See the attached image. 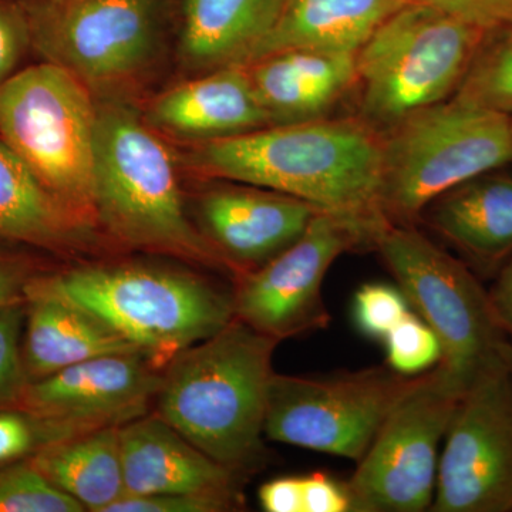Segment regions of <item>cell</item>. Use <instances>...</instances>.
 <instances>
[{
	"label": "cell",
	"mask_w": 512,
	"mask_h": 512,
	"mask_svg": "<svg viewBox=\"0 0 512 512\" xmlns=\"http://www.w3.org/2000/svg\"><path fill=\"white\" fill-rule=\"evenodd\" d=\"M190 164L215 180L281 192L323 211L384 221L379 207L382 137L357 116L275 124L198 141Z\"/></svg>",
	"instance_id": "6da1fadb"
},
{
	"label": "cell",
	"mask_w": 512,
	"mask_h": 512,
	"mask_svg": "<svg viewBox=\"0 0 512 512\" xmlns=\"http://www.w3.org/2000/svg\"><path fill=\"white\" fill-rule=\"evenodd\" d=\"M278 343L232 319L164 367L157 414L222 466L251 473L264 461L266 403Z\"/></svg>",
	"instance_id": "7a4b0ae2"
},
{
	"label": "cell",
	"mask_w": 512,
	"mask_h": 512,
	"mask_svg": "<svg viewBox=\"0 0 512 512\" xmlns=\"http://www.w3.org/2000/svg\"><path fill=\"white\" fill-rule=\"evenodd\" d=\"M94 212L127 247L229 271L185 212L170 150L146 119L116 101L97 104Z\"/></svg>",
	"instance_id": "3957f363"
},
{
	"label": "cell",
	"mask_w": 512,
	"mask_h": 512,
	"mask_svg": "<svg viewBox=\"0 0 512 512\" xmlns=\"http://www.w3.org/2000/svg\"><path fill=\"white\" fill-rule=\"evenodd\" d=\"M29 289L82 306L160 370L235 319L234 291L168 266H77L57 274L43 272Z\"/></svg>",
	"instance_id": "277c9868"
},
{
	"label": "cell",
	"mask_w": 512,
	"mask_h": 512,
	"mask_svg": "<svg viewBox=\"0 0 512 512\" xmlns=\"http://www.w3.org/2000/svg\"><path fill=\"white\" fill-rule=\"evenodd\" d=\"M380 214L413 225L456 185L512 163L511 117L451 97L380 133Z\"/></svg>",
	"instance_id": "5b68a950"
},
{
	"label": "cell",
	"mask_w": 512,
	"mask_h": 512,
	"mask_svg": "<svg viewBox=\"0 0 512 512\" xmlns=\"http://www.w3.org/2000/svg\"><path fill=\"white\" fill-rule=\"evenodd\" d=\"M485 29L407 2L356 53L357 117L383 133L454 96Z\"/></svg>",
	"instance_id": "8992f818"
},
{
	"label": "cell",
	"mask_w": 512,
	"mask_h": 512,
	"mask_svg": "<svg viewBox=\"0 0 512 512\" xmlns=\"http://www.w3.org/2000/svg\"><path fill=\"white\" fill-rule=\"evenodd\" d=\"M96 124L89 87L57 64L42 60L19 69L0 87V137L92 229Z\"/></svg>",
	"instance_id": "52a82bcc"
},
{
	"label": "cell",
	"mask_w": 512,
	"mask_h": 512,
	"mask_svg": "<svg viewBox=\"0 0 512 512\" xmlns=\"http://www.w3.org/2000/svg\"><path fill=\"white\" fill-rule=\"evenodd\" d=\"M373 248L410 308L439 338L440 365L467 387L507 338L488 291L466 262L447 254L414 224L387 222Z\"/></svg>",
	"instance_id": "ba28073f"
},
{
	"label": "cell",
	"mask_w": 512,
	"mask_h": 512,
	"mask_svg": "<svg viewBox=\"0 0 512 512\" xmlns=\"http://www.w3.org/2000/svg\"><path fill=\"white\" fill-rule=\"evenodd\" d=\"M421 375H402L389 366L316 377L274 373L265 437L359 463Z\"/></svg>",
	"instance_id": "9c48e42d"
},
{
	"label": "cell",
	"mask_w": 512,
	"mask_h": 512,
	"mask_svg": "<svg viewBox=\"0 0 512 512\" xmlns=\"http://www.w3.org/2000/svg\"><path fill=\"white\" fill-rule=\"evenodd\" d=\"M464 390L440 363L420 376L356 463L348 483L355 512L430 510L440 446Z\"/></svg>",
	"instance_id": "30bf717a"
},
{
	"label": "cell",
	"mask_w": 512,
	"mask_h": 512,
	"mask_svg": "<svg viewBox=\"0 0 512 512\" xmlns=\"http://www.w3.org/2000/svg\"><path fill=\"white\" fill-rule=\"evenodd\" d=\"M384 224L319 211L291 247L261 268L235 276V318L279 342L328 328L322 288L330 266L346 252L373 247Z\"/></svg>",
	"instance_id": "8fae6325"
},
{
	"label": "cell",
	"mask_w": 512,
	"mask_h": 512,
	"mask_svg": "<svg viewBox=\"0 0 512 512\" xmlns=\"http://www.w3.org/2000/svg\"><path fill=\"white\" fill-rule=\"evenodd\" d=\"M430 511H512V380L500 353L458 400Z\"/></svg>",
	"instance_id": "7c38bea8"
},
{
	"label": "cell",
	"mask_w": 512,
	"mask_h": 512,
	"mask_svg": "<svg viewBox=\"0 0 512 512\" xmlns=\"http://www.w3.org/2000/svg\"><path fill=\"white\" fill-rule=\"evenodd\" d=\"M32 49L90 90L136 76L153 59L157 25L151 0H23Z\"/></svg>",
	"instance_id": "4fadbf2b"
},
{
	"label": "cell",
	"mask_w": 512,
	"mask_h": 512,
	"mask_svg": "<svg viewBox=\"0 0 512 512\" xmlns=\"http://www.w3.org/2000/svg\"><path fill=\"white\" fill-rule=\"evenodd\" d=\"M161 373L141 353L96 357L29 382L18 409L36 421L45 444L121 427L148 414Z\"/></svg>",
	"instance_id": "5bb4252c"
},
{
	"label": "cell",
	"mask_w": 512,
	"mask_h": 512,
	"mask_svg": "<svg viewBox=\"0 0 512 512\" xmlns=\"http://www.w3.org/2000/svg\"><path fill=\"white\" fill-rule=\"evenodd\" d=\"M234 184L212 188L198 202L201 234L234 276L261 268L291 247L323 211L291 195Z\"/></svg>",
	"instance_id": "9a60e30c"
},
{
	"label": "cell",
	"mask_w": 512,
	"mask_h": 512,
	"mask_svg": "<svg viewBox=\"0 0 512 512\" xmlns=\"http://www.w3.org/2000/svg\"><path fill=\"white\" fill-rule=\"evenodd\" d=\"M126 495L241 493L242 474L194 446L160 414L120 427Z\"/></svg>",
	"instance_id": "2e32d148"
},
{
	"label": "cell",
	"mask_w": 512,
	"mask_h": 512,
	"mask_svg": "<svg viewBox=\"0 0 512 512\" xmlns=\"http://www.w3.org/2000/svg\"><path fill=\"white\" fill-rule=\"evenodd\" d=\"M477 272L497 275L512 256V171H485L430 202L420 218Z\"/></svg>",
	"instance_id": "e0dca14e"
},
{
	"label": "cell",
	"mask_w": 512,
	"mask_h": 512,
	"mask_svg": "<svg viewBox=\"0 0 512 512\" xmlns=\"http://www.w3.org/2000/svg\"><path fill=\"white\" fill-rule=\"evenodd\" d=\"M156 131L198 141L238 136L271 126L245 66H228L167 90L151 103Z\"/></svg>",
	"instance_id": "ac0fdd59"
},
{
	"label": "cell",
	"mask_w": 512,
	"mask_h": 512,
	"mask_svg": "<svg viewBox=\"0 0 512 512\" xmlns=\"http://www.w3.org/2000/svg\"><path fill=\"white\" fill-rule=\"evenodd\" d=\"M244 66L271 126L325 119L355 89L356 55L286 50Z\"/></svg>",
	"instance_id": "d6986e66"
},
{
	"label": "cell",
	"mask_w": 512,
	"mask_h": 512,
	"mask_svg": "<svg viewBox=\"0 0 512 512\" xmlns=\"http://www.w3.org/2000/svg\"><path fill=\"white\" fill-rule=\"evenodd\" d=\"M123 353L140 352L82 306L29 289L22 356L30 382L86 360Z\"/></svg>",
	"instance_id": "ffe728a7"
},
{
	"label": "cell",
	"mask_w": 512,
	"mask_h": 512,
	"mask_svg": "<svg viewBox=\"0 0 512 512\" xmlns=\"http://www.w3.org/2000/svg\"><path fill=\"white\" fill-rule=\"evenodd\" d=\"M407 2L286 0L274 28L256 47L248 63L286 50L356 55L369 37Z\"/></svg>",
	"instance_id": "44dd1931"
},
{
	"label": "cell",
	"mask_w": 512,
	"mask_h": 512,
	"mask_svg": "<svg viewBox=\"0 0 512 512\" xmlns=\"http://www.w3.org/2000/svg\"><path fill=\"white\" fill-rule=\"evenodd\" d=\"M286 0H185L180 50L195 69L244 66Z\"/></svg>",
	"instance_id": "7402d4cb"
},
{
	"label": "cell",
	"mask_w": 512,
	"mask_h": 512,
	"mask_svg": "<svg viewBox=\"0 0 512 512\" xmlns=\"http://www.w3.org/2000/svg\"><path fill=\"white\" fill-rule=\"evenodd\" d=\"M93 229L53 197L0 137V241L70 251Z\"/></svg>",
	"instance_id": "603a6c76"
},
{
	"label": "cell",
	"mask_w": 512,
	"mask_h": 512,
	"mask_svg": "<svg viewBox=\"0 0 512 512\" xmlns=\"http://www.w3.org/2000/svg\"><path fill=\"white\" fill-rule=\"evenodd\" d=\"M120 427L47 443L29 457L33 466L84 510L106 512L126 495Z\"/></svg>",
	"instance_id": "cb8c5ba5"
},
{
	"label": "cell",
	"mask_w": 512,
	"mask_h": 512,
	"mask_svg": "<svg viewBox=\"0 0 512 512\" xmlns=\"http://www.w3.org/2000/svg\"><path fill=\"white\" fill-rule=\"evenodd\" d=\"M453 99L512 117V23L485 30Z\"/></svg>",
	"instance_id": "d4e9b609"
},
{
	"label": "cell",
	"mask_w": 512,
	"mask_h": 512,
	"mask_svg": "<svg viewBox=\"0 0 512 512\" xmlns=\"http://www.w3.org/2000/svg\"><path fill=\"white\" fill-rule=\"evenodd\" d=\"M82 504L64 494L29 458L0 464V512H83Z\"/></svg>",
	"instance_id": "484cf974"
},
{
	"label": "cell",
	"mask_w": 512,
	"mask_h": 512,
	"mask_svg": "<svg viewBox=\"0 0 512 512\" xmlns=\"http://www.w3.org/2000/svg\"><path fill=\"white\" fill-rule=\"evenodd\" d=\"M384 340L387 366L406 376L429 372L441 360V345L436 333L412 312L389 333Z\"/></svg>",
	"instance_id": "4316f807"
},
{
	"label": "cell",
	"mask_w": 512,
	"mask_h": 512,
	"mask_svg": "<svg viewBox=\"0 0 512 512\" xmlns=\"http://www.w3.org/2000/svg\"><path fill=\"white\" fill-rule=\"evenodd\" d=\"M26 303L0 309V410L18 409L30 382L22 356Z\"/></svg>",
	"instance_id": "83f0119b"
},
{
	"label": "cell",
	"mask_w": 512,
	"mask_h": 512,
	"mask_svg": "<svg viewBox=\"0 0 512 512\" xmlns=\"http://www.w3.org/2000/svg\"><path fill=\"white\" fill-rule=\"evenodd\" d=\"M409 308V302L399 286L366 284L356 292L353 318L363 335L384 339L410 313Z\"/></svg>",
	"instance_id": "f1b7e54d"
},
{
	"label": "cell",
	"mask_w": 512,
	"mask_h": 512,
	"mask_svg": "<svg viewBox=\"0 0 512 512\" xmlns=\"http://www.w3.org/2000/svg\"><path fill=\"white\" fill-rule=\"evenodd\" d=\"M242 505L241 493L123 495L106 512H228Z\"/></svg>",
	"instance_id": "f546056e"
},
{
	"label": "cell",
	"mask_w": 512,
	"mask_h": 512,
	"mask_svg": "<svg viewBox=\"0 0 512 512\" xmlns=\"http://www.w3.org/2000/svg\"><path fill=\"white\" fill-rule=\"evenodd\" d=\"M32 49L28 10L23 0H0V87L19 70Z\"/></svg>",
	"instance_id": "4dcf8cb0"
},
{
	"label": "cell",
	"mask_w": 512,
	"mask_h": 512,
	"mask_svg": "<svg viewBox=\"0 0 512 512\" xmlns=\"http://www.w3.org/2000/svg\"><path fill=\"white\" fill-rule=\"evenodd\" d=\"M42 431L20 409L0 410V464L25 460L43 446Z\"/></svg>",
	"instance_id": "1f68e13d"
},
{
	"label": "cell",
	"mask_w": 512,
	"mask_h": 512,
	"mask_svg": "<svg viewBox=\"0 0 512 512\" xmlns=\"http://www.w3.org/2000/svg\"><path fill=\"white\" fill-rule=\"evenodd\" d=\"M43 274L28 255L0 247V309L28 303L29 286Z\"/></svg>",
	"instance_id": "d6a6232c"
},
{
	"label": "cell",
	"mask_w": 512,
	"mask_h": 512,
	"mask_svg": "<svg viewBox=\"0 0 512 512\" xmlns=\"http://www.w3.org/2000/svg\"><path fill=\"white\" fill-rule=\"evenodd\" d=\"M424 3L490 30L512 23V0H409Z\"/></svg>",
	"instance_id": "836d02e7"
},
{
	"label": "cell",
	"mask_w": 512,
	"mask_h": 512,
	"mask_svg": "<svg viewBox=\"0 0 512 512\" xmlns=\"http://www.w3.org/2000/svg\"><path fill=\"white\" fill-rule=\"evenodd\" d=\"M303 512H355L348 483H339L329 474L301 477Z\"/></svg>",
	"instance_id": "e575fe53"
},
{
	"label": "cell",
	"mask_w": 512,
	"mask_h": 512,
	"mask_svg": "<svg viewBox=\"0 0 512 512\" xmlns=\"http://www.w3.org/2000/svg\"><path fill=\"white\" fill-rule=\"evenodd\" d=\"M259 503L266 512H303L301 477H281L259 488Z\"/></svg>",
	"instance_id": "d590c367"
},
{
	"label": "cell",
	"mask_w": 512,
	"mask_h": 512,
	"mask_svg": "<svg viewBox=\"0 0 512 512\" xmlns=\"http://www.w3.org/2000/svg\"><path fill=\"white\" fill-rule=\"evenodd\" d=\"M488 295H490L498 325L501 326L507 338L512 339V256L498 271L495 284L491 291H488Z\"/></svg>",
	"instance_id": "8d00e7d4"
},
{
	"label": "cell",
	"mask_w": 512,
	"mask_h": 512,
	"mask_svg": "<svg viewBox=\"0 0 512 512\" xmlns=\"http://www.w3.org/2000/svg\"><path fill=\"white\" fill-rule=\"evenodd\" d=\"M498 353L503 359L504 365L507 366L508 373L512 380V340L505 338L498 346Z\"/></svg>",
	"instance_id": "74e56055"
},
{
	"label": "cell",
	"mask_w": 512,
	"mask_h": 512,
	"mask_svg": "<svg viewBox=\"0 0 512 512\" xmlns=\"http://www.w3.org/2000/svg\"><path fill=\"white\" fill-rule=\"evenodd\" d=\"M511 128H512V117H511Z\"/></svg>",
	"instance_id": "f35d334b"
}]
</instances>
